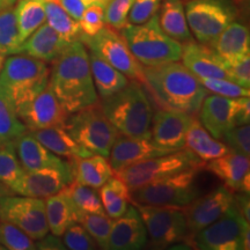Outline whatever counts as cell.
<instances>
[{"label": "cell", "mask_w": 250, "mask_h": 250, "mask_svg": "<svg viewBox=\"0 0 250 250\" xmlns=\"http://www.w3.org/2000/svg\"><path fill=\"white\" fill-rule=\"evenodd\" d=\"M51 64L49 85L68 114L98 103L89 54L80 40L68 43Z\"/></svg>", "instance_id": "obj_1"}, {"label": "cell", "mask_w": 250, "mask_h": 250, "mask_svg": "<svg viewBox=\"0 0 250 250\" xmlns=\"http://www.w3.org/2000/svg\"><path fill=\"white\" fill-rule=\"evenodd\" d=\"M145 86L162 108L196 115L208 90L201 80L179 62L144 67Z\"/></svg>", "instance_id": "obj_2"}, {"label": "cell", "mask_w": 250, "mask_h": 250, "mask_svg": "<svg viewBox=\"0 0 250 250\" xmlns=\"http://www.w3.org/2000/svg\"><path fill=\"white\" fill-rule=\"evenodd\" d=\"M100 107L120 134L151 136L152 103L139 81L131 80L123 89L103 98Z\"/></svg>", "instance_id": "obj_3"}, {"label": "cell", "mask_w": 250, "mask_h": 250, "mask_svg": "<svg viewBox=\"0 0 250 250\" xmlns=\"http://www.w3.org/2000/svg\"><path fill=\"white\" fill-rule=\"evenodd\" d=\"M50 67L39 59L9 55L0 70V94L15 111L49 85Z\"/></svg>", "instance_id": "obj_4"}, {"label": "cell", "mask_w": 250, "mask_h": 250, "mask_svg": "<svg viewBox=\"0 0 250 250\" xmlns=\"http://www.w3.org/2000/svg\"><path fill=\"white\" fill-rule=\"evenodd\" d=\"M121 30L130 51L145 66H155L181 59L182 44L161 29L158 14L153 15L145 23H127Z\"/></svg>", "instance_id": "obj_5"}, {"label": "cell", "mask_w": 250, "mask_h": 250, "mask_svg": "<svg viewBox=\"0 0 250 250\" xmlns=\"http://www.w3.org/2000/svg\"><path fill=\"white\" fill-rule=\"evenodd\" d=\"M65 129L83 147L105 158L110 154L112 145L120 136L98 103L71 114Z\"/></svg>", "instance_id": "obj_6"}, {"label": "cell", "mask_w": 250, "mask_h": 250, "mask_svg": "<svg viewBox=\"0 0 250 250\" xmlns=\"http://www.w3.org/2000/svg\"><path fill=\"white\" fill-rule=\"evenodd\" d=\"M201 167L188 168L131 191V203L183 208L199 196L196 180Z\"/></svg>", "instance_id": "obj_7"}, {"label": "cell", "mask_w": 250, "mask_h": 250, "mask_svg": "<svg viewBox=\"0 0 250 250\" xmlns=\"http://www.w3.org/2000/svg\"><path fill=\"white\" fill-rule=\"evenodd\" d=\"M191 246L202 250H248L249 221L242 217L233 202L218 220L193 234Z\"/></svg>", "instance_id": "obj_8"}, {"label": "cell", "mask_w": 250, "mask_h": 250, "mask_svg": "<svg viewBox=\"0 0 250 250\" xmlns=\"http://www.w3.org/2000/svg\"><path fill=\"white\" fill-rule=\"evenodd\" d=\"M204 165V162L199 161L188 149L183 148L169 154L136 162L115 171L114 175L126 184L130 191H133L140 187L180 173L188 168L201 167L203 169Z\"/></svg>", "instance_id": "obj_9"}, {"label": "cell", "mask_w": 250, "mask_h": 250, "mask_svg": "<svg viewBox=\"0 0 250 250\" xmlns=\"http://www.w3.org/2000/svg\"><path fill=\"white\" fill-rule=\"evenodd\" d=\"M189 29L201 44L208 45L239 15L232 0H190L184 6Z\"/></svg>", "instance_id": "obj_10"}, {"label": "cell", "mask_w": 250, "mask_h": 250, "mask_svg": "<svg viewBox=\"0 0 250 250\" xmlns=\"http://www.w3.org/2000/svg\"><path fill=\"white\" fill-rule=\"evenodd\" d=\"M142 215L147 237L155 248H168L176 243L191 246V234L188 228L182 208L155 206L132 203Z\"/></svg>", "instance_id": "obj_11"}, {"label": "cell", "mask_w": 250, "mask_h": 250, "mask_svg": "<svg viewBox=\"0 0 250 250\" xmlns=\"http://www.w3.org/2000/svg\"><path fill=\"white\" fill-rule=\"evenodd\" d=\"M79 40L89 49L90 52L99 56L112 67L122 72L124 76L145 85L144 66L130 51L123 36L111 27L104 26L93 36L81 34Z\"/></svg>", "instance_id": "obj_12"}, {"label": "cell", "mask_w": 250, "mask_h": 250, "mask_svg": "<svg viewBox=\"0 0 250 250\" xmlns=\"http://www.w3.org/2000/svg\"><path fill=\"white\" fill-rule=\"evenodd\" d=\"M0 220L15 225L35 241L49 233L43 198L20 195L1 197Z\"/></svg>", "instance_id": "obj_13"}, {"label": "cell", "mask_w": 250, "mask_h": 250, "mask_svg": "<svg viewBox=\"0 0 250 250\" xmlns=\"http://www.w3.org/2000/svg\"><path fill=\"white\" fill-rule=\"evenodd\" d=\"M17 114L28 131L55 126L65 127L70 116L50 85L37 94L35 98L21 105Z\"/></svg>", "instance_id": "obj_14"}, {"label": "cell", "mask_w": 250, "mask_h": 250, "mask_svg": "<svg viewBox=\"0 0 250 250\" xmlns=\"http://www.w3.org/2000/svg\"><path fill=\"white\" fill-rule=\"evenodd\" d=\"M234 193L227 187L221 186L204 196H198L183 206L189 232L193 234L214 223L233 204Z\"/></svg>", "instance_id": "obj_15"}, {"label": "cell", "mask_w": 250, "mask_h": 250, "mask_svg": "<svg viewBox=\"0 0 250 250\" xmlns=\"http://www.w3.org/2000/svg\"><path fill=\"white\" fill-rule=\"evenodd\" d=\"M73 181L71 166L67 168H45L24 171L20 180L12 187L15 195L46 198L62 191Z\"/></svg>", "instance_id": "obj_16"}, {"label": "cell", "mask_w": 250, "mask_h": 250, "mask_svg": "<svg viewBox=\"0 0 250 250\" xmlns=\"http://www.w3.org/2000/svg\"><path fill=\"white\" fill-rule=\"evenodd\" d=\"M173 152H175L174 149L158 145L151 136H118L109 154L110 156L109 164L115 173L136 162L169 154Z\"/></svg>", "instance_id": "obj_17"}, {"label": "cell", "mask_w": 250, "mask_h": 250, "mask_svg": "<svg viewBox=\"0 0 250 250\" xmlns=\"http://www.w3.org/2000/svg\"><path fill=\"white\" fill-rule=\"evenodd\" d=\"M192 116L186 112L162 108L153 115L151 137L158 145L180 151L186 146L187 131Z\"/></svg>", "instance_id": "obj_18"}, {"label": "cell", "mask_w": 250, "mask_h": 250, "mask_svg": "<svg viewBox=\"0 0 250 250\" xmlns=\"http://www.w3.org/2000/svg\"><path fill=\"white\" fill-rule=\"evenodd\" d=\"M147 243V230L138 208L132 203L122 217L112 221L108 250H139Z\"/></svg>", "instance_id": "obj_19"}, {"label": "cell", "mask_w": 250, "mask_h": 250, "mask_svg": "<svg viewBox=\"0 0 250 250\" xmlns=\"http://www.w3.org/2000/svg\"><path fill=\"white\" fill-rule=\"evenodd\" d=\"M239 98L230 99L220 95H206L199 109V120L203 126L215 139L236 125Z\"/></svg>", "instance_id": "obj_20"}, {"label": "cell", "mask_w": 250, "mask_h": 250, "mask_svg": "<svg viewBox=\"0 0 250 250\" xmlns=\"http://www.w3.org/2000/svg\"><path fill=\"white\" fill-rule=\"evenodd\" d=\"M203 169L210 171L233 192H250L249 156L229 151L217 159L208 161Z\"/></svg>", "instance_id": "obj_21"}, {"label": "cell", "mask_w": 250, "mask_h": 250, "mask_svg": "<svg viewBox=\"0 0 250 250\" xmlns=\"http://www.w3.org/2000/svg\"><path fill=\"white\" fill-rule=\"evenodd\" d=\"M182 64L198 79L219 78L232 81L229 73L210 46L192 42L182 44Z\"/></svg>", "instance_id": "obj_22"}, {"label": "cell", "mask_w": 250, "mask_h": 250, "mask_svg": "<svg viewBox=\"0 0 250 250\" xmlns=\"http://www.w3.org/2000/svg\"><path fill=\"white\" fill-rule=\"evenodd\" d=\"M208 46L213 50L225 66L234 64L250 55L249 28L234 20Z\"/></svg>", "instance_id": "obj_23"}, {"label": "cell", "mask_w": 250, "mask_h": 250, "mask_svg": "<svg viewBox=\"0 0 250 250\" xmlns=\"http://www.w3.org/2000/svg\"><path fill=\"white\" fill-rule=\"evenodd\" d=\"M67 45L68 42L44 22L19 45L14 55L29 56L46 64H51Z\"/></svg>", "instance_id": "obj_24"}, {"label": "cell", "mask_w": 250, "mask_h": 250, "mask_svg": "<svg viewBox=\"0 0 250 250\" xmlns=\"http://www.w3.org/2000/svg\"><path fill=\"white\" fill-rule=\"evenodd\" d=\"M14 146L19 161L26 171L70 167V162L49 151L29 131L15 140Z\"/></svg>", "instance_id": "obj_25"}, {"label": "cell", "mask_w": 250, "mask_h": 250, "mask_svg": "<svg viewBox=\"0 0 250 250\" xmlns=\"http://www.w3.org/2000/svg\"><path fill=\"white\" fill-rule=\"evenodd\" d=\"M184 148L204 164L230 151L226 144L213 138L203 126L201 121L193 116L187 131Z\"/></svg>", "instance_id": "obj_26"}, {"label": "cell", "mask_w": 250, "mask_h": 250, "mask_svg": "<svg viewBox=\"0 0 250 250\" xmlns=\"http://www.w3.org/2000/svg\"><path fill=\"white\" fill-rule=\"evenodd\" d=\"M68 162L73 180L94 189H100L114 176V169L103 155L93 154L87 158H72Z\"/></svg>", "instance_id": "obj_27"}, {"label": "cell", "mask_w": 250, "mask_h": 250, "mask_svg": "<svg viewBox=\"0 0 250 250\" xmlns=\"http://www.w3.org/2000/svg\"><path fill=\"white\" fill-rule=\"evenodd\" d=\"M29 132L49 151L61 158L71 160L72 158H87L93 155V153L83 147L72 138L65 127H46V129L29 131Z\"/></svg>", "instance_id": "obj_28"}, {"label": "cell", "mask_w": 250, "mask_h": 250, "mask_svg": "<svg viewBox=\"0 0 250 250\" xmlns=\"http://www.w3.org/2000/svg\"><path fill=\"white\" fill-rule=\"evenodd\" d=\"M159 23L161 29L181 44L192 42V34L188 26L182 0H162Z\"/></svg>", "instance_id": "obj_29"}, {"label": "cell", "mask_w": 250, "mask_h": 250, "mask_svg": "<svg viewBox=\"0 0 250 250\" xmlns=\"http://www.w3.org/2000/svg\"><path fill=\"white\" fill-rule=\"evenodd\" d=\"M89 65L94 86L102 99L117 93L129 83V78L93 52L89 54Z\"/></svg>", "instance_id": "obj_30"}, {"label": "cell", "mask_w": 250, "mask_h": 250, "mask_svg": "<svg viewBox=\"0 0 250 250\" xmlns=\"http://www.w3.org/2000/svg\"><path fill=\"white\" fill-rule=\"evenodd\" d=\"M45 217L49 232L62 236L72 224L77 223L73 206L65 189L44 198Z\"/></svg>", "instance_id": "obj_31"}, {"label": "cell", "mask_w": 250, "mask_h": 250, "mask_svg": "<svg viewBox=\"0 0 250 250\" xmlns=\"http://www.w3.org/2000/svg\"><path fill=\"white\" fill-rule=\"evenodd\" d=\"M100 198L105 213L111 219H117L131 204V191L123 181L114 175L100 188Z\"/></svg>", "instance_id": "obj_32"}, {"label": "cell", "mask_w": 250, "mask_h": 250, "mask_svg": "<svg viewBox=\"0 0 250 250\" xmlns=\"http://www.w3.org/2000/svg\"><path fill=\"white\" fill-rule=\"evenodd\" d=\"M14 13L20 44L45 22L43 0H18L14 5Z\"/></svg>", "instance_id": "obj_33"}, {"label": "cell", "mask_w": 250, "mask_h": 250, "mask_svg": "<svg viewBox=\"0 0 250 250\" xmlns=\"http://www.w3.org/2000/svg\"><path fill=\"white\" fill-rule=\"evenodd\" d=\"M68 198L73 206L77 223L87 213H103V208L100 193L92 187L81 184L77 181H72L66 188H64Z\"/></svg>", "instance_id": "obj_34"}, {"label": "cell", "mask_w": 250, "mask_h": 250, "mask_svg": "<svg viewBox=\"0 0 250 250\" xmlns=\"http://www.w3.org/2000/svg\"><path fill=\"white\" fill-rule=\"evenodd\" d=\"M43 6L45 11V22L54 28L62 39L68 43L80 39L79 23L67 14L59 0H43Z\"/></svg>", "instance_id": "obj_35"}, {"label": "cell", "mask_w": 250, "mask_h": 250, "mask_svg": "<svg viewBox=\"0 0 250 250\" xmlns=\"http://www.w3.org/2000/svg\"><path fill=\"white\" fill-rule=\"evenodd\" d=\"M27 131L13 105L0 94V145L14 143Z\"/></svg>", "instance_id": "obj_36"}, {"label": "cell", "mask_w": 250, "mask_h": 250, "mask_svg": "<svg viewBox=\"0 0 250 250\" xmlns=\"http://www.w3.org/2000/svg\"><path fill=\"white\" fill-rule=\"evenodd\" d=\"M24 171L19 161L14 143L0 145V182L12 190V187L20 180Z\"/></svg>", "instance_id": "obj_37"}, {"label": "cell", "mask_w": 250, "mask_h": 250, "mask_svg": "<svg viewBox=\"0 0 250 250\" xmlns=\"http://www.w3.org/2000/svg\"><path fill=\"white\" fill-rule=\"evenodd\" d=\"M20 45L14 6L0 12V55H14Z\"/></svg>", "instance_id": "obj_38"}, {"label": "cell", "mask_w": 250, "mask_h": 250, "mask_svg": "<svg viewBox=\"0 0 250 250\" xmlns=\"http://www.w3.org/2000/svg\"><path fill=\"white\" fill-rule=\"evenodd\" d=\"M112 219L103 212V213H87L79 220V224L88 232L99 248L107 249L109 234L111 230Z\"/></svg>", "instance_id": "obj_39"}, {"label": "cell", "mask_w": 250, "mask_h": 250, "mask_svg": "<svg viewBox=\"0 0 250 250\" xmlns=\"http://www.w3.org/2000/svg\"><path fill=\"white\" fill-rule=\"evenodd\" d=\"M0 245L9 250L36 249L35 240L28 236L15 225L4 220H0Z\"/></svg>", "instance_id": "obj_40"}, {"label": "cell", "mask_w": 250, "mask_h": 250, "mask_svg": "<svg viewBox=\"0 0 250 250\" xmlns=\"http://www.w3.org/2000/svg\"><path fill=\"white\" fill-rule=\"evenodd\" d=\"M108 0H99L87 7L81 18L78 21L81 34L87 36H93L98 34L105 24V7Z\"/></svg>", "instance_id": "obj_41"}, {"label": "cell", "mask_w": 250, "mask_h": 250, "mask_svg": "<svg viewBox=\"0 0 250 250\" xmlns=\"http://www.w3.org/2000/svg\"><path fill=\"white\" fill-rule=\"evenodd\" d=\"M230 151L250 155V126L249 124L235 125L223 134L221 139Z\"/></svg>", "instance_id": "obj_42"}, {"label": "cell", "mask_w": 250, "mask_h": 250, "mask_svg": "<svg viewBox=\"0 0 250 250\" xmlns=\"http://www.w3.org/2000/svg\"><path fill=\"white\" fill-rule=\"evenodd\" d=\"M62 236L66 249L94 250L98 248V245L94 241L93 237L79 223L72 224Z\"/></svg>", "instance_id": "obj_43"}, {"label": "cell", "mask_w": 250, "mask_h": 250, "mask_svg": "<svg viewBox=\"0 0 250 250\" xmlns=\"http://www.w3.org/2000/svg\"><path fill=\"white\" fill-rule=\"evenodd\" d=\"M134 0H108L105 7V23L115 30H121L127 24V15Z\"/></svg>", "instance_id": "obj_44"}, {"label": "cell", "mask_w": 250, "mask_h": 250, "mask_svg": "<svg viewBox=\"0 0 250 250\" xmlns=\"http://www.w3.org/2000/svg\"><path fill=\"white\" fill-rule=\"evenodd\" d=\"M203 86L205 87L208 92H211L215 95L225 96V98L236 99L241 96H249V88L237 85L236 83L227 80L219 79V78H210V79H199Z\"/></svg>", "instance_id": "obj_45"}, {"label": "cell", "mask_w": 250, "mask_h": 250, "mask_svg": "<svg viewBox=\"0 0 250 250\" xmlns=\"http://www.w3.org/2000/svg\"><path fill=\"white\" fill-rule=\"evenodd\" d=\"M162 0H134L127 15L129 24H142L158 14Z\"/></svg>", "instance_id": "obj_46"}, {"label": "cell", "mask_w": 250, "mask_h": 250, "mask_svg": "<svg viewBox=\"0 0 250 250\" xmlns=\"http://www.w3.org/2000/svg\"><path fill=\"white\" fill-rule=\"evenodd\" d=\"M226 70L232 78L233 83L237 85L249 88L250 87V55L246 56L241 61L234 62V64L226 65Z\"/></svg>", "instance_id": "obj_47"}, {"label": "cell", "mask_w": 250, "mask_h": 250, "mask_svg": "<svg viewBox=\"0 0 250 250\" xmlns=\"http://www.w3.org/2000/svg\"><path fill=\"white\" fill-rule=\"evenodd\" d=\"M96 1L99 0H59L62 8L76 21H79L85 9Z\"/></svg>", "instance_id": "obj_48"}, {"label": "cell", "mask_w": 250, "mask_h": 250, "mask_svg": "<svg viewBox=\"0 0 250 250\" xmlns=\"http://www.w3.org/2000/svg\"><path fill=\"white\" fill-rule=\"evenodd\" d=\"M36 249H43V250H65L64 242L61 240V236L55 235V234H46L42 239L37 240L35 242Z\"/></svg>", "instance_id": "obj_49"}, {"label": "cell", "mask_w": 250, "mask_h": 250, "mask_svg": "<svg viewBox=\"0 0 250 250\" xmlns=\"http://www.w3.org/2000/svg\"><path fill=\"white\" fill-rule=\"evenodd\" d=\"M234 204L236 208L239 210L242 217L247 221H250V201H249V193L240 192L237 195H234Z\"/></svg>", "instance_id": "obj_50"}, {"label": "cell", "mask_w": 250, "mask_h": 250, "mask_svg": "<svg viewBox=\"0 0 250 250\" xmlns=\"http://www.w3.org/2000/svg\"><path fill=\"white\" fill-rule=\"evenodd\" d=\"M17 1L18 0H0V12L13 7V6L17 4Z\"/></svg>", "instance_id": "obj_51"}, {"label": "cell", "mask_w": 250, "mask_h": 250, "mask_svg": "<svg viewBox=\"0 0 250 250\" xmlns=\"http://www.w3.org/2000/svg\"><path fill=\"white\" fill-rule=\"evenodd\" d=\"M9 195H15V193L12 191L7 186H5L4 183L0 182V198L4 196H9Z\"/></svg>", "instance_id": "obj_52"}, {"label": "cell", "mask_w": 250, "mask_h": 250, "mask_svg": "<svg viewBox=\"0 0 250 250\" xmlns=\"http://www.w3.org/2000/svg\"><path fill=\"white\" fill-rule=\"evenodd\" d=\"M5 57H6V56H4V55H0V70H1L2 65H4V62H5Z\"/></svg>", "instance_id": "obj_53"}, {"label": "cell", "mask_w": 250, "mask_h": 250, "mask_svg": "<svg viewBox=\"0 0 250 250\" xmlns=\"http://www.w3.org/2000/svg\"><path fill=\"white\" fill-rule=\"evenodd\" d=\"M0 250H5V247L2 245H0Z\"/></svg>", "instance_id": "obj_54"}]
</instances>
